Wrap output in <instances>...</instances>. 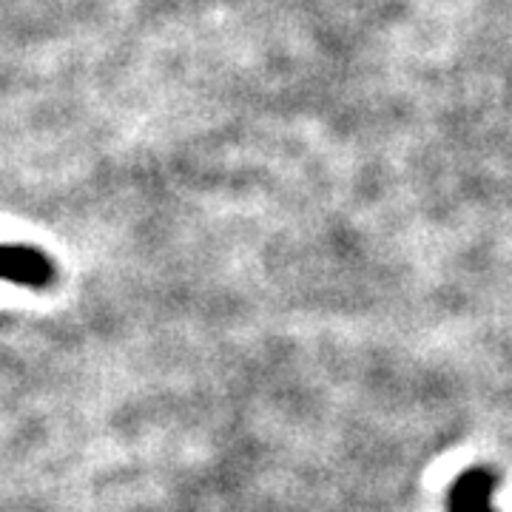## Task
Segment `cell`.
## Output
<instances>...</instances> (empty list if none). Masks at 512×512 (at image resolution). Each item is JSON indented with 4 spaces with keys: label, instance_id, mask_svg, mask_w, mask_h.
<instances>
[{
    "label": "cell",
    "instance_id": "1",
    "mask_svg": "<svg viewBox=\"0 0 512 512\" xmlns=\"http://www.w3.org/2000/svg\"><path fill=\"white\" fill-rule=\"evenodd\" d=\"M0 265H3L6 282L26 285V288H49L57 279L55 262L29 245H6Z\"/></svg>",
    "mask_w": 512,
    "mask_h": 512
},
{
    "label": "cell",
    "instance_id": "2",
    "mask_svg": "<svg viewBox=\"0 0 512 512\" xmlns=\"http://www.w3.org/2000/svg\"><path fill=\"white\" fill-rule=\"evenodd\" d=\"M498 487V476L487 467L464 470L450 487L447 512H495L490 507V493Z\"/></svg>",
    "mask_w": 512,
    "mask_h": 512
}]
</instances>
